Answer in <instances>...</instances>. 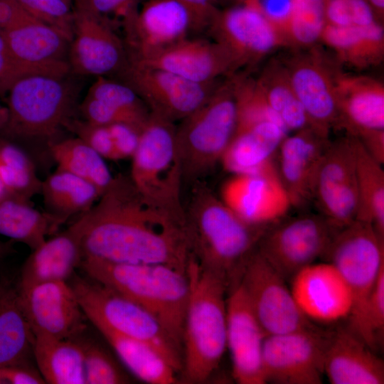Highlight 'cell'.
I'll use <instances>...</instances> for the list:
<instances>
[{
	"label": "cell",
	"instance_id": "obj_1",
	"mask_svg": "<svg viewBox=\"0 0 384 384\" xmlns=\"http://www.w3.org/2000/svg\"><path fill=\"white\" fill-rule=\"evenodd\" d=\"M81 215L83 257L163 264L186 272L191 253L185 224L145 201L129 176H114L94 206Z\"/></svg>",
	"mask_w": 384,
	"mask_h": 384
},
{
	"label": "cell",
	"instance_id": "obj_2",
	"mask_svg": "<svg viewBox=\"0 0 384 384\" xmlns=\"http://www.w3.org/2000/svg\"><path fill=\"white\" fill-rule=\"evenodd\" d=\"M184 209L191 257L223 279L228 290L239 282L247 260L269 226L244 221L203 181L191 185Z\"/></svg>",
	"mask_w": 384,
	"mask_h": 384
},
{
	"label": "cell",
	"instance_id": "obj_3",
	"mask_svg": "<svg viewBox=\"0 0 384 384\" xmlns=\"http://www.w3.org/2000/svg\"><path fill=\"white\" fill-rule=\"evenodd\" d=\"M186 272L189 296L182 336L181 381L203 383L218 368L227 348L228 286L191 257Z\"/></svg>",
	"mask_w": 384,
	"mask_h": 384
},
{
	"label": "cell",
	"instance_id": "obj_4",
	"mask_svg": "<svg viewBox=\"0 0 384 384\" xmlns=\"http://www.w3.org/2000/svg\"><path fill=\"white\" fill-rule=\"evenodd\" d=\"M80 267L87 277L149 311L182 348L189 296L186 272L163 264L118 263L93 257H84Z\"/></svg>",
	"mask_w": 384,
	"mask_h": 384
},
{
	"label": "cell",
	"instance_id": "obj_5",
	"mask_svg": "<svg viewBox=\"0 0 384 384\" xmlns=\"http://www.w3.org/2000/svg\"><path fill=\"white\" fill-rule=\"evenodd\" d=\"M233 75L209 99L176 126V144L183 184L202 181L221 162L238 125Z\"/></svg>",
	"mask_w": 384,
	"mask_h": 384
},
{
	"label": "cell",
	"instance_id": "obj_6",
	"mask_svg": "<svg viewBox=\"0 0 384 384\" xmlns=\"http://www.w3.org/2000/svg\"><path fill=\"white\" fill-rule=\"evenodd\" d=\"M65 78L31 75L9 90V117L0 136L9 140L41 141L49 146L71 120L75 90Z\"/></svg>",
	"mask_w": 384,
	"mask_h": 384
},
{
	"label": "cell",
	"instance_id": "obj_7",
	"mask_svg": "<svg viewBox=\"0 0 384 384\" xmlns=\"http://www.w3.org/2000/svg\"><path fill=\"white\" fill-rule=\"evenodd\" d=\"M132 160L129 177L143 198L185 224L174 123L150 112Z\"/></svg>",
	"mask_w": 384,
	"mask_h": 384
},
{
	"label": "cell",
	"instance_id": "obj_8",
	"mask_svg": "<svg viewBox=\"0 0 384 384\" xmlns=\"http://www.w3.org/2000/svg\"><path fill=\"white\" fill-rule=\"evenodd\" d=\"M68 282L92 324H104L117 333L150 344L181 375L182 348L149 311L90 278L74 273Z\"/></svg>",
	"mask_w": 384,
	"mask_h": 384
},
{
	"label": "cell",
	"instance_id": "obj_9",
	"mask_svg": "<svg viewBox=\"0 0 384 384\" xmlns=\"http://www.w3.org/2000/svg\"><path fill=\"white\" fill-rule=\"evenodd\" d=\"M323 257L337 268L351 289L353 307L347 328L358 336L367 302L384 270V238L371 224L355 220L336 233Z\"/></svg>",
	"mask_w": 384,
	"mask_h": 384
},
{
	"label": "cell",
	"instance_id": "obj_10",
	"mask_svg": "<svg viewBox=\"0 0 384 384\" xmlns=\"http://www.w3.org/2000/svg\"><path fill=\"white\" fill-rule=\"evenodd\" d=\"M338 231L320 213L284 216L266 229L257 249L287 281L323 257Z\"/></svg>",
	"mask_w": 384,
	"mask_h": 384
},
{
	"label": "cell",
	"instance_id": "obj_11",
	"mask_svg": "<svg viewBox=\"0 0 384 384\" xmlns=\"http://www.w3.org/2000/svg\"><path fill=\"white\" fill-rule=\"evenodd\" d=\"M266 335L314 328L296 303L286 279L256 248L239 280Z\"/></svg>",
	"mask_w": 384,
	"mask_h": 384
},
{
	"label": "cell",
	"instance_id": "obj_12",
	"mask_svg": "<svg viewBox=\"0 0 384 384\" xmlns=\"http://www.w3.org/2000/svg\"><path fill=\"white\" fill-rule=\"evenodd\" d=\"M117 75L138 94L151 113L174 123L201 107L220 84L218 80L208 83L192 82L129 58Z\"/></svg>",
	"mask_w": 384,
	"mask_h": 384
},
{
	"label": "cell",
	"instance_id": "obj_13",
	"mask_svg": "<svg viewBox=\"0 0 384 384\" xmlns=\"http://www.w3.org/2000/svg\"><path fill=\"white\" fill-rule=\"evenodd\" d=\"M328 336L316 327L266 336L262 354L265 383H322Z\"/></svg>",
	"mask_w": 384,
	"mask_h": 384
},
{
	"label": "cell",
	"instance_id": "obj_14",
	"mask_svg": "<svg viewBox=\"0 0 384 384\" xmlns=\"http://www.w3.org/2000/svg\"><path fill=\"white\" fill-rule=\"evenodd\" d=\"M311 200L319 213L338 230L356 219L358 192L350 135L330 141L314 178Z\"/></svg>",
	"mask_w": 384,
	"mask_h": 384
},
{
	"label": "cell",
	"instance_id": "obj_15",
	"mask_svg": "<svg viewBox=\"0 0 384 384\" xmlns=\"http://www.w3.org/2000/svg\"><path fill=\"white\" fill-rule=\"evenodd\" d=\"M207 31L213 41L228 52L238 69L289 46L283 33L250 1L219 9Z\"/></svg>",
	"mask_w": 384,
	"mask_h": 384
},
{
	"label": "cell",
	"instance_id": "obj_16",
	"mask_svg": "<svg viewBox=\"0 0 384 384\" xmlns=\"http://www.w3.org/2000/svg\"><path fill=\"white\" fill-rule=\"evenodd\" d=\"M18 291L33 336L72 339L85 331L86 316L68 282H45Z\"/></svg>",
	"mask_w": 384,
	"mask_h": 384
},
{
	"label": "cell",
	"instance_id": "obj_17",
	"mask_svg": "<svg viewBox=\"0 0 384 384\" xmlns=\"http://www.w3.org/2000/svg\"><path fill=\"white\" fill-rule=\"evenodd\" d=\"M220 199L244 221L258 226L271 225L291 207L273 159L257 171L234 174L223 185Z\"/></svg>",
	"mask_w": 384,
	"mask_h": 384
},
{
	"label": "cell",
	"instance_id": "obj_18",
	"mask_svg": "<svg viewBox=\"0 0 384 384\" xmlns=\"http://www.w3.org/2000/svg\"><path fill=\"white\" fill-rule=\"evenodd\" d=\"M316 51L297 54L284 65L292 89L305 110L310 126L329 134L338 127V103L336 90L338 72Z\"/></svg>",
	"mask_w": 384,
	"mask_h": 384
},
{
	"label": "cell",
	"instance_id": "obj_19",
	"mask_svg": "<svg viewBox=\"0 0 384 384\" xmlns=\"http://www.w3.org/2000/svg\"><path fill=\"white\" fill-rule=\"evenodd\" d=\"M73 12L70 71L97 77L118 74L127 62L128 53L111 23L80 9Z\"/></svg>",
	"mask_w": 384,
	"mask_h": 384
},
{
	"label": "cell",
	"instance_id": "obj_20",
	"mask_svg": "<svg viewBox=\"0 0 384 384\" xmlns=\"http://www.w3.org/2000/svg\"><path fill=\"white\" fill-rule=\"evenodd\" d=\"M266 336L242 287L237 282L228 290L226 343L232 375L238 383L265 384L262 354Z\"/></svg>",
	"mask_w": 384,
	"mask_h": 384
},
{
	"label": "cell",
	"instance_id": "obj_21",
	"mask_svg": "<svg viewBox=\"0 0 384 384\" xmlns=\"http://www.w3.org/2000/svg\"><path fill=\"white\" fill-rule=\"evenodd\" d=\"M290 281L294 300L310 321L334 323L349 316L353 307L351 289L331 262L312 263Z\"/></svg>",
	"mask_w": 384,
	"mask_h": 384
},
{
	"label": "cell",
	"instance_id": "obj_22",
	"mask_svg": "<svg viewBox=\"0 0 384 384\" xmlns=\"http://www.w3.org/2000/svg\"><path fill=\"white\" fill-rule=\"evenodd\" d=\"M128 58L198 83L217 81L223 75L229 77L238 69L231 55L218 43L188 37L149 55L128 54Z\"/></svg>",
	"mask_w": 384,
	"mask_h": 384
},
{
	"label": "cell",
	"instance_id": "obj_23",
	"mask_svg": "<svg viewBox=\"0 0 384 384\" xmlns=\"http://www.w3.org/2000/svg\"><path fill=\"white\" fill-rule=\"evenodd\" d=\"M330 142L329 134L308 127L287 135L276 155V171L291 206L311 200L314 178Z\"/></svg>",
	"mask_w": 384,
	"mask_h": 384
},
{
	"label": "cell",
	"instance_id": "obj_24",
	"mask_svg": "<svg viewBox=\"0 0 384 384\" xmlns=\"http://www.w3.org/2000/svg\"><path fill=\"white\" fill-rule=\"evenodd\" d=\"M130 55L142 57L186 38L192 30L187 9L177 0H148L124 26Z\"/></svg>",
	"mask_w": 384,
	"mask_h": 384
},
{
	"label": "cell",
	"instance_id": "obj_25",
	"mask_svg": "<svg viewBox=\"0 0 384 384\" xmlns=\"http://www.w3.org/2000/svg\"><path fill=\"white\" fill-rule=\"evenodd\" d=\"M336 90L339 110L338 127L358 140L384 132L383 83L371 78L338 70Z\"/></svg>",
	"mask_w": 384,
	"mask_h": 384
},
{
	"label": "cell",
	"instance_id": "obj_26",
	"mask_svg": "<svg viewBox=\"0 0 384 384\" xmlns=\"http://www.w3.org/2000/svg\"><path fill=\"white\" fill-rule=\"evenodd\" d=\"M3 33L12 55L23 65L59 78L70 72V41L54 27L33 19Z\"/></svg>",
	"mask_w": 384,
	"mask_h": 384
},
{
	"label": "cell",
	"instance_id": "obj_27",
	"mask_svg": "<svg viewBox=\"0 0 384 384\" xmlns=\"http://www.w3.org/2000/svg\"><path fill=\"white\" fill-rule=\"evenodd\" d=\"M82 215L65 230L32 250L17 279L20 288L50 282H68L80 267L83 255Z\"/></svg>",
	"mask_w": 384,
	"mask_h": 384
},
{
	"label": "cell",
	"instance_id": "obj_28",
	"mask_svg": "<svg viewBox=\"0 0 384 384\" xmlns=\"http://www.w3.org/2000/svg\"><path fill=\"white\" fill-rule=\"evenodd\" d=\"M324 375L332 384H383L384 363L358 336L341 328L329 334Z\"/></svg>",
	"mask_w": 384,
	"mask_h": 384
},
{
	"label": "cell",
	"instance_id": "obj_29",
	"mask_svg": "<svg viewBox=\"0 0 384 384\" xmlns=\"http://www.w3.org/2000/svg\"><path fill=\"white\" fill-rule=\"evenodd\" d=\"M33 340L21 307L17 280L0 275V366L29 363Z\"/></svg>",
	"mask_w": 384,
	"mask_h": 384
},
{
	"label": "cell",
	"instance_id": "obj_30",
	"mask_svg": "<svg viewBox=\"0 0 384 384\" xmlns=\"http://www.w3.org/2000/svg\"><path fill=\"white\" fill-rule=\"evenodd\" d=\"M128 370L149 384H174L180 373L150 344L117 333L104 324H92Z\"/></svg>",
	"mask_w": 384,
	"mask_h": 384
},
{
	"label": "cell",
	"instance_id": "obj_31",
	"mask_svg": "<svg viewBox=\"0 0 384 384\" xmlns=\"http://www.w3.org/2000/svg\"><path fill=\"white\" fill-rule=\"evenodd\" d=\"M287 135L275 123H257L234 136L220 163L233 174L257 171L273 159Z\"/></svg>",
	"mask_w": 384,
	"mask_h": 384
},
{
	"label": "cell",
	"instance_id": "obj_32",
	"mask_svg": "<svg viewBox=\"0 0 384 384\" xmlns=\"http://www.w3.org/2000/svg\"><path fill=\"white\" fill-rule=\"evenodd\" d=\"M63 223L45 210L35 208L31 200L9 193L0 200V235L25 244L31 250Z\"/></svg>",
	"mask_w": 384,
	"mask_h": 384
},
{
	"label": "cell",
	"instance_id": "obj_33",
	"mask_svg": "<svg viewBox=\"0 0 384 384\" xmlns=\"http://www.w3.org/2000/svg\"><path fill=\"white\" fill-rule=\"evenodd\" d=\"M33 356L46 383L86 384L83 353L75 338L34 336Z\"/></svg>",
	"mask_w": 384,
	"mask_h": 384
},
{
	"label": "cell",
	"instance_id": "obj_34",
	"mask_svg": "<svg viewBox=\"0 0 384 384\" xmlns=\"http://www.w3.org/2000/svg\"><path fill=\"white\" fill-rule=\"evenodd\" d=\"M321 40L341 61L356 68L375 65L383 58L384 31L380 22L366 27L327 24Z\"/></svg>",
	"mask_w": 384,
	"mask_h": 384
},
{
	"label": "cell",
	"instance_id": "obj_35",
	"mask_svg": "<svg viewBox=\"0 0 384 384\" xmlns=\"http://www.w3.org/2000/svg\"><path fill=\"white\" fill-rule=\"evenodd\" d=\"M45 211L64 223L90 209L101 196L88 181L60 169L41 182Z\"/></svg>",
	"mask_w": 384,
	"mask_h": 384
},
{
	"label": "cell",
	"instance_id": "obj_36",
	"mask_svg": "<svg viewBox=\"0 0 384 384\" xmlns=\"http://www.w3.org/2000/svg\"><path fill=\"white\" fill-rule=\"evenodd\" d=\"M351 137L358 192V210L356 220L371 224L384 238V171L382 164L368 152L361 142Z\"/></svg>",
	"mask_w": 384,
	"mask_h": 384
},
{
	"label": "cell",
	"instance_id": "obj_37",
	"mask_svg": "<svg viewBox=\"0 0 384 384\" xmlns=\"http://www.w3.org/2000/svg\"><path fill=\"white\" fill-rule=\"evenodd\" d=\"M48 150L58 169L92 183L101 195L114 178L105 159L77 137L57 140L49 146Z\"/></svg>",
	"mask_w": 384,
	"mask_h": 384
},
{
	"label": "cell",
	"instance_id": "obj_38",
	"mask_svg": "<svg viewBox=\"0 0 384 384\" xmlns=\"http://www.w3.org/2000/svg\"><path fill=\"white\" fill-rule=\"evenodd\" d=\"M256 82L267 104L279 116L289 132L311 127L305 110L292 89L284 65L270 63Z\"/></svg>",
	"mask_w": 384,
	"mask_h": 384
},
{
	"label": "cell",
	"instance_id": "obj_39",
	"mask_svg": "<svg viewBox=\"0 0 384 384\" xmlns=\"http://www.w3.org/2000/svg\"><path fill=\"white\" fill-rule=\"evenodd\" d=\"M0 181L6 193L27 200L41 192L42 180L33 159L22 147L1 136Z\"/></svg>",
	"mask_w": 384,
	"mask_h": 384
},
{
	"label": "cell",
	"instance_id": "obj_40",
	"mask_svg": "<svg viewBox=\"0 0 384 384\" xmlns=\"http://www.w3.org/2000/svg\"><path fill=\"white\" fill-rule=\"evenodd\" d=\"M326 25L325 0H294L284 34L289 46L310 47L321 40Z\"/></svg>",
	"mask_w": 384,
	"mask_h": 384
},
{
	"label": "cell",
	"instance_id": "obj_41",
	"mask_svg": "<svg viewBox=\"0 0 384 384\" xmlns=\"http://www.w3.org/2000/svg\"><path fill=\"white\" fill-rule=\"evenodd\" d=\"M84 332L74 338L82 351L86 384L129 383V376L111 354L97 341L84 336Z\"/></svg>",
	"mask_w": 384,
	"mask_h": 384
},
{
	"label": "cell",
	"instance_id": "obj_42",
	"mask_svg": "<svg viewBox=\"0 0 384 384\" xmlns=\"http://www.w3.org/2000/svg\"><path fill=\"white\" fill-rule=\"evenodd\" d=\"M86 96L100 100L146 122L150 112L138 94L128 85L100 76Z\"/></svg>",
	"mask_w": 384,
	"mask_h": 384
},
{
	"label": "cell",
	"instance_id": "obj_43",
	"mask_svg": "<svg viewBox=\"0 0 384 384\" xmlns=\"http://www.w3.org/2000/svg\"><path fill=\"white\" fill-rule=\"evenodd\" d=\"M327 24L366 27L379 22L367 0H325Z\"/></svg>",
	"mask_w": 384,
	"mask_h": 384
},
{
	"label": "cell",
	"instance_id": "obj_44",
	"mask_svg": "<svg viewBox=\"0 0 384 384\" xmlns=\"http://www.w3.org/2000/svg\"><path fill=\"white\" fill-rule=\"evenodd\" d=\"M37 21L54 27L70 41L73 38V12L63 0H16Z\"/></svg>",
	"mask_w": 384,
	"mask_h": 384
},
{
	"label": "cell",
	"instance_id": "obj_45",
	"mask_svg": "<svg viewBox=\"0 0 384 384\" xmlns=\"http://www.w3.org/2000/svg\"><path fill=\"white\" fill-rule=\"evenodd\" d=\"M66 128L85 142L105 159L118 161L112 139L107 126L90 123L84 119H72Z\"/></svg>",
	"mask_w": 384,
	"mask_h": 384
},
{
	"label": "cell",
	"instance_id": "obj_46",
	"mask_svg": "<svg viewBox=\"0 0 384 384\" xmlns=\"http://www.w3.org/2000/svg\"><path fill=\"white\" fill-rule=\"evenodd\" d=\"M82 119L92 124L109 126L115 123H127L142 129L146 122L116 109L100 100L85 96L80 106Z\"/></svg>",
	"mask_w": 384,
	"mask_h": 384
},
{
	"label": "cell",
	"instance_id": "obj_47",
	"mask_svg": "<svg viewBox=\"0 0 384 384\" xmlns=\"http://www.w3.org/2000/svg\"><path fill=\"white\" fill-rule=\"evenodd\" d=\"M139 1L77 0L75 8L85 11L108 22H110L109 18L110 16L117 17L121 20L124 26L138 11V4Z\"/></svg>",
	"mask_w": 384,
	"mask_h": 384
},
{
	"label": "cell",
	"instance_id": "obj_48",
	"mask_svg": "<svg viewBox=\"0 0 384 384\" xmlns=\"http://www.w3.org/2000/svg\"><path fill=\"white\" fill-rule=\"evenodd\" d=\"M31 75H42L21 64L14 57L4 35L0 31V95L9 92L20 78Z\"/></svg>",
	"mask_w": 384,
	"mask_h": 384
},
{
	"label": "cell",
	"instance_id": "obj_49",
	"mask_svg": "<svg viewBox=\"0 0 384 384\" xmlns=\"http://www.w3.org/2000/svg\"><path fill=\"white\" fill-rule=\"evenodd\" d=\"M107 127L119 160L132 159L138 147L142 129L127 123H115Z\"/></svg>",
	"mask_w": 384,
	"mask_h": 384
},
{
	"label": "cell",
	"instance_id": "obj_50",
	"mask_svg": "<svg viewBox=\"0 0 384 384\" xmlns=\"http://www.w3.org/2000/svg\"><path fill=\"white\" fill-rule=\"evenodd\" d=\"M284 34L291 17L294 0H247Z\"/></svg>",
	"mask_w": 384,
	"mask_h": 384
},
{
	"label": "cell",
	"instance_id": "obj_51",
	"mask_svg": "<svg viewBox=\"0 0 384 384\" xmlns=\"http://www.w3.org/2000/svg\"><path fill=\"white\" fill-rule=\"evenodd\" d=\"M188 11L193 31L207 30L218 11L215 0H177Z\"/></svg>",
	"mask_w": 384,
	"mask_h": 384
},
{
	"label": "cell",
	"instance_id": "obj_52",
	"mask_svg": "<svg viewBox=\"0 0 384 384\" xmlns=\"http://www.w3.org/2000/svg\"><path fill=\"white\" fill-rule=\"evenodd\" d=\"M44 384L38 370L30 363L0 366V384Z\"/></svg>",
	"mask_w": 384,
	"mask_h": 384
},
{
	"label": "cell",
	"instance_id": "obj_53",
	"mask_svg": "<svg viewBox=\"0 0 384 384\" xmlns=\"http://www.w3.org/2000/svg\"><path fill=\"white\" fill-rule=\"evenodd\" d=\"M35 19L16 0H0V31L5 33L25 22Z\"/></svg>",
	"mask_w": 384,
	"mask_h": 384
},
{
	"label": "cell",
	"instance_id": "obj_54",
	"mask_svg": "<svg viewBox=\"0 0 384 384\" xmlns=\"http://www.w3.org/2000/svg\"><path fill=\"white\" fill-rule=\"evenodd\" d=\"M378 18H381L384 11V0H367Z\"/></svg>",
	"mask_w": 384,
	"mask_h": 384
},
{
	"label": "cell",
	"instance_id": "obj_55",
	"mask_svg": "<svg viewBox=\"0 0 384 384\" xmlns=\"http://www.w3.org/2000/svg\"><path fill=\"white\" fill-rule=\"evenodd\" d=\"M11 241L3 242L0 240V262L14 252Z\"/></svg>",
	"mask_w": 384,
	"mask_h": 384
},
{
	"label": "cell",
	"instance_id": "obj_56",
	"mask_svg": "<svg viewBox=\"0 0 384 384\" xmlns=\"http://www.w3.org/2000/svg\"><path fill=\"white\" fill-rule=\"evenodd\" d=\"M9 117V111L6 106L0 104V132L6 124Z\"/></svg>",
	"mask_w": 384,
	"mask_h": 384
},
{
	"label": "cell",
	"instance_id": "obj_57",
	"mask_svg": "<svg viewBox=\"0 0 384 384\" xmlns=\"http://www.w3.org/2000/svg\"><path fill=\"white\" fill-rule=\"evenodd\" d=\"M247 0H215V2L218 4L225 5L228 6H235L243 4Z\"/></svg>",
	"mask_w": 384,
	"mask_h": 384
},
{
	"label": "cell",
	"instance_id": "obj_58",
	"mask_svg": "<svg viewBox=\"0 0 384 384\" xmlns=\"http://www.w3.org/2000/svg\"><path fill=\"white\" fill-rule=\"evenodd\" d=\"M6 190L0 181V200L6 195Z\"/></svg>",
	"mask_w": 384,
	"mask_h": 384
},
{
	"label": "cell",
	"instance_id": "obj_59",
	"mask_svg": "<svg viewBox=\"0 0 384 384\" xmlns=\"http://www.w3.org/2000/svg\"><path fill=\"white\" fill-rule=\"evenodd\" d=\"M63 1H65L68 5L71 6L72 0H63Z\"/></svg>",
	"mask_w": 384,
	"mask_h": 384
}]
</instances>
